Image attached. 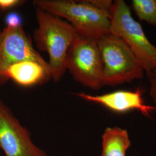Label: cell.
<instances>
[{
	"label": "cell",
	"instance_id": "cell-9",
	"mask_svg": "<svg viewBox=\"0 0 156 156\" xmlns=\"http://www.w3.org/2000/svg\"><path fill=\"white\" fill-rule=\"evenodd\" d=\"M6 81L12 79L22 86L45 83L51 78L49 68L34 61L20 62L11 66L5 73Z\"/></svg>",
	"mask_w": 156,
	"mask_h": 156
},
{
	"label": "cell",
	"instance_id": "cell-14",
	"mask_svg": "<svg viewBox=\"0 0 156 156\" xmlns=\"http://www.w3.org/2000/svg\"><path fill=\"white\" fill-rule=\"evenodd\" d=\"M24 1L20 0H0V9L6 10L20 5Z\"/></svg>",
	"mask_w": 156,
	"mask_h": 156
},
{
	"label": "cell",
	"instance_id": "cell-15",
	"mask_svg": "<svg viewBox=\"0 0 156 156\" xmlns=\"http://www.w3.org/2000/svg\"><path fill=\"white\" fill-rule=\"evenodd\" d=\"M1 30H0V34H1Z\"/></svg>",
	"mask_w": 156,
	"mask_h": 156
},
{
	"label": "cell",
	"instance_id": "cell-1",
	"mask_svg": "<svg viewBox=\"0 0 156 156\" xmlns=\"http://www.w3.org/2000/svg\"><path fill=\"white\" fill-rule=\"evenodd\" d=\"M36 18L34 38L38 49L48 55L51 78L58 82L66 71L68 51L79 34L69 23L38 8Z\"/></svg>",
	"mask_w": 156,
	"mask_h": 156
},
{
	"label": "cell",
	"instance_id": "cell-3",
	"mask_svg": "<svg viewBox=\"0 0 156 156\" xmlns=\"http://www.w3.org/2000/svg\"><path fill=\"white\" fill-rule=\"evenodd\" d=\"M110 33L126 44L149 75L156 71V46L146 37L131 9L123 0H116L110 9Z\"/></svg>",
	"mask_w": 156,
	"mask_h": 156
},
{
	"label": "cell",
	"instance_id": "cell-7",
	"mask_svg": "<svg viewBox=\"0 0 156 156\" xmlns=\"http://www.w3.org/2000/svg\"><path fill=\"white\" fill-rule=\"evenodd\" d=\"M0 149L5 156H47L34 143L11 109L0 100Z\"/></svg>",
	"mask_w": 156,
	"mask_h": 156
},
{
	"label": "cell",
	"instance_id": "cell-11",
	"mask_svg": "<svg viewBox=\"0 0 156 156\" xmlns=\"http://www.w3.org/2000/svg\"><path fill=\"white\" fill-rule=\"evenodd\" d=\"M131 4L140 20L156 28V0H133Z\"/></svg>",
	"mask_w": 156,
	"mask_h": 156
},
{
	"label": "cell",
	"instance_id": "cell-8",
	"mask_svg": "<svg viewBox=\"0 0 156 156\" xmlns=\"http://www.w3.org/2000/svg\"><path fill=\"white\" fill-rule=\"evenodd\" d=\"M144 90L138 87L134 91L119 90L101 95H90L84 93L76 95L84 100L104 106L117 113L131 111H138L145 116L149 117L156 107L146 105L143 98Z\"/></svg>",
	"mask_w": 156,
	"mask_h": 156
},
{
	"label": "cell",
	"instance_id": "cell-6",
	"mask_svg": "<svg viewBox=\"0 0 156 156\" xmlns=\"http://www.w3.org/2000/svg\"><path fill=\"white\" fill-rule=\"evenodd\" d=\"M24 61L38 62L50 69L48 62L34 49L23 26L5 27L0 34V83L6 82L5 75L9 67Z\"/></svg>",
	"mask_w": 156,
	"mask_h": 156
},
{
	"label": "cell",
	"instance_id": "cell-4",
	"mask_svg": "<svg viewBox=\"0 0 156 156\" xmlns=\"http://www.w3.org/2000/svg\"><path fill=\"white\" fill-rule=\"evenodd\" d=\"M98 44L103 86H116L143 78L145 69L120 38L110 34L99 39Z\"/></svg>",
	"mask_w": 156,
	"mask_h": 156
},
{
	"label": "cell",
	"instance_id": "cell-12",
	"mask_svg": "<svg viewBox=\"0 0 156 156\" xmlns=\"http://www.w3.org/2000/svg\"><path fill=\"white\" fill-rule=\"evenodd\" d=\"M6 27L11 28H17L22 26V16L16 12H11L6 15L5 17Z\"/></svg>",
	"mask_w": 156,
	"mask_h": 156
},
{
	"label": "cell",
	"instance_id": "cell-5",
	"mask_svg": "<svg viewBox=\"0 0 156 156\" xmlns=\"http://www.w3.org/2000/svg\"><path fill=\"white\" fill-rule=\"evenodd\" d=\"M83 86L97 90L102 86V63L98 40L78 35L67 54L66 70Z\"/></svg>",
	"mask_w": 156,
	"mask_h": 156
},
{
	"label": "cell",
	"instance_id": "cell-13",
	"mask_svg": "<svg viewBox=\"0 0 156 156\" xmlns=\"http://www.w3.org/2000/svg\"><path fill=\"white\" fill-rule=\"evenodd\" d=\"M147 76L151 83L149 94L156 105V71L147 75Z\"/></svg>",
	"mask_w": 156,
	"mask_h": 156
},
{
	"label": "cell",
	"instance_id": "cell-10",
	"mask_svg": "<svg viewBox=\"0 0 156 156\" xmlns=\"http://www.w3.org/2000/svg\"><path fill=\"white\" fill-rule=\"evenodd\" d=\"M101 156H126L131 146L128 132L120 127H108L102 136Z\"/></svg>",
	"mask_w": 156,
	"mask_h": 156
},
{
	"label": "cell",
	"instance_id": "cell-2",
	"mask_svg": "<svg viewBox=\"0 0 156 156\" xmlns=\"http://www.w3.org/2000/svg\"><path fill=\"white\" fill-rule=\"evenodd\" d=\"M36 8L66 19L85 37L99 40L110 34V13L90 1L36 0Z\"/></svg>",
	"mask_w": 156,
	"mask_h": 156
}]
</instances>
